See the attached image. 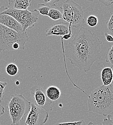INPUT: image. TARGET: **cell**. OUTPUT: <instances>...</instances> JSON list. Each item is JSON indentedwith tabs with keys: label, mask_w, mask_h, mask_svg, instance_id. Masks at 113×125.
Wrapping results in <instances>:
<instances>
[{
	"label": "cell",
	"mask_w": 113,
	"mask_h": 125,
	"mask_svg": "<svg viewBox=\"0 0 113 125\" xmlns=\"http://www.w3.org/2000/svg\"><path fill=\"white\" fill-rule=\"evenodd\" d=\"M29 40L27 31L19 34L0 24V50L1 51L24 50Z\"/></svg>",
	"instance_id": "3957f363"
},
{
	"label": "cell",
	"mask_w": 113,
	"mask_h": 125,
	"mask_svg": "<svg viewBox=\"0 0 113 125\" xmlns=\"http://www.w3.org/2000/svg\"><path fill=\"white\" fill-rule=\"evenodd\" d=\"M86 2H93L95 0H85Z\"/></svg>",
	"instance_id": "f1b7e54d"
},
{
	"label": "cell",
	"mask_w": 113,
	"mask_h": 125,
	"mask_svg": "<svg viewBox=\"0 0 113 125\" xmlns=\"http://www.w3.org/2000/svg\"><path fill=\"white\" fill-rule=\"evenodd\" d=\"M72 37V33H70V34H69L67 35H65L63 36H61V38L62 39H64L65 40H68L71 39Z\"/></svg>",
	"instance_id": "484cf974"
},
{
	"label": "cell",
	"mask_w": 113,
	"mask_h": 125,
	"mask_svg": "<svg viewBox=\"0 0 113 125\" xmlns=\"http://www.w3.org/2000/svg\"><path fill=\"white\" fill-rule=\"evenodd\" d=\"M31 103L48 112L52 110V102L47 97L45 91L40 86H35L30 89Z\"/></svg>",
	"instance_id": "52a82bcc"
},
{
	"label": "cell",
	"mask_w": 113,
	"mask_h": 125,
	"mask_svg": "<svg viewBox=\"0 0 113 125\" xmlns=\"http://www.w3.org/2000/svg\"><path fill=\"white\" fill-rule=\"evenodd\" d=\"M54 125H86V123L84 120H81L78 121H75L72 122L59 123Z\"/></svg>",
	"instance_id": "44dd1931"
},
{
	"label": "cell",
	"mask_w": 113,
	"mask_h": 125,
	"mask_svg": "<svg viewBox=\"0 0 113 125\" xmlns=\"http://www.w3.org/2000/svg\"><path fill=\"white\" fill-rule=\"evenodd\" d=\"M98 23V19L96 16L90 15L88 16L87 19V24L91 27L96 26Z\"/></svg>",
	"instance_id": "ac0fdd59"
},
{
	"label": "cell",
	"mask_w": 113,
	"mask_h": 125,
	"mask_svg": "<svg viewBox=\"0 0 113 125\" xmlns=\"http://www.w3.org/2000/svg\"><path fill=\"white\" fill-rule=\"evenodd\" d=\"M101 43L96 34L82 27L69 42L64 55L72 64L87 72L100 59Z\"/></svg>",
	"instance_id": "6da1fadb"
},
{
	"label": "cell",
	"mask_w": 113,
	"mask_h": 125,
	"mask_svg": "<svg viewBox=\"0 0 113 125\" xmlns=\"http://www.w3.org/2000/svg\"><path fill=\"white\" fill-rule=\"evenodd\" d=\"M50 6L48 4L39 3L38 4L37 10L39 14L43 16H48Z\"/></svg>",
	"instance_id": "2e32d148"
},
{
	"label": "cell",
	"mask_w": 113,
	"mask_h": 125,
	"mask_svg": "<svg viewBox=\"0 0 113 125\" xmlns=\"http://www.w3.org/2000/svg\"><path fill=\"white\" fill-rule=\"evenodd\" d=\"M31 102L22 94L11 95L7 105L12 120L11 125H19L31 108Z\"/></svg>",
	"instance_id": "277c9868"
},
{
	"label": "cell",
	"mask_w": 113,
	"mask_h": 125,
	"mask_svg": "<svg viewBox=\"0 0 113 125\" xmlns=\"http://www.w3.org/2000/svg\"><path fill=\"white\" fill-rule=\"evenodd\" d=\"M99 2L106 6H109L113 3V0H98Z\"/></svg>",
	"instance_id": "603a6c76"
},
{
	"label": "cell",
	"mask_w": 113,
	"mask_h": 125,
	"mask_svg": "<svg viewBox=\"0 0 113 125\" xmlns=\"http://www.w3.org/2000/svg\"><path fill=\"white\" fill-rule=\"evenodd\" d=\"M0 14L8 15L14 18L22 26L24 31L32 29L38 22L39 14L36 9L32 10H17L1 6L0 7Z\"/></svg>",
	"instance_id": "5b68a950"
},
{
	"label": "cell",
	"mask_w": 113,
	"mask_h": 125,
	"mask_svg": "<svg viewBox=\"0 0 113 125\" xmlns=\"http://www.w3.org/2000/svg\"><path fill=\"white\" fill-rule=\"evenodd\" d=\"M16 85H19V82L18 81H16Z\"/></svg>",
	"instance_id": "4dcf8cb0"
},
{
	"label": "cell",
	"mask_w": 113,
	"mask_h": 125,
	"mask_svg": "<svg viewBox=\"0 0 113 125\" xmlns=\"http://www.w3.org/2000/svg\"><path fill=\"white\" fill-rule=\"evenodd\" d=\"M32 0H9L8 7L17 10H27L32 5Z\"/></svg>",
	"instance_id": "8fae6325"
},
{
	"label": "cell",
	"mask_w": 113,
	"mask_h": 125,
	"mask_svg": "<svg viewBox=\"0 0 113 125\" xmlns=\"http://www.w3.org/2000/svg\"><path fill=\"white\" fill-rule=\"evenodd\" d=\"M1 50H0V53H1Z\"/></svg>",
	"instance_id": "1f68e13d"
},
{
	"label": "cell",
	"mask_w": 113,
	"mask_h": 125,
	"mask_svg": "<svg viewBox=\"0 0 113 125\" xmlns=\"http://www.w3.org/2000/svg\"><path fill=\"white\" fill-rule=\"evenodd\" d=\"M111 17L109 21L106 22V25L108 31L113 35V12H110Z\"/></svg>",
	"instance_id": "ffe728a7"
},
{
	"label": "cell",
	"mask_w": 113,
	"mask_h": 125,
	"mask_svg": "<svg viewBox=\"0 0 113 125\" xmlns=\"http://www.w3.org/2000/svg\"><path fill=\"white\" fill-rule=\"evenodd\" d=\"M60 0H44V3L46 4H48L50 6L56 4L57 3H58Z\"/></svg>",
	"instance_id": "cb8c5ba5"
},
{
	"label": "cell",
	"mask_w": 113,
	"mask_h": 125,
	"mask_svg": "<svg viewBox=\"0 0 113 125\" xmlns=\"http://www.w3.org/2000/svg\"><path fill=\"white\" fill-rule=\"evenodd\" d=\"M49 112L37 107L31 103V108L28 113L26 125H44L48 121Z\"/></svg>",
	"instance_id": "ba28073f"
},
{
	"label": "cell",
	"mask_w": 113,
	"mask_h": 125,
	"mask_svg": "<svg viewBox=\"0 0 113 125\" xmlns=\"http://www.w3.org/2000/svg\"><path fill=\"white\" fill-rule=\"evenodd\" d=\"M5 113V109L4 107L0 104V117L4 115Z\"/></svg>",
	"instance_id": "4316f807"
},
{
	"label": "cell",
	"mask_w": 113,
	"mask_h": 125,
	"mask_svg": "<svg viewBox=\"0 0 113 125\" xmlns=\"http://www.w3.org/2000/svg\"><path fill=\"white\" fill-rule=\"evenodd\" d=\"M72 33L71 26L67 22H60L52 26L46 31L47 37L56 35L63 36Z\"/></svg>",
	"instance_id": "9c48e42d"
},
{
	"label": "cell",
	"mask_w": 113,
	"mask_h": 125,
	"mask_svg": "<svg viewBox=\"0 0 113 125\" xmlns=\"http://www.w3.org/2000/svg\"><path fill=\"white\" fill-rule=\"evenodd\" d=\"M95 125V124H93V122H89L88 124H87V125Z\"/></svg>",
	"instance_id": "f546056e"
},
{
	"label": "cell",
	"mask_w": 113,
	"mask_h": 125,
	"mask_svg": "<svg viewBox=\"0 0 113 125\" xmlns=\"http://www.w3.org/2000/svg\"><path fill=\"white\" fill-rule=\"evenodd\" d=\"M6 73L10 76H15L17 75L19 71L18 66L14 62H10L6 67Z\"/></svg>",
	"instance_id": "9a60e30c"
},
{
	"label": "cell",
	"mask_w": 113,
	"mask_h": 125,
	"mask_svg": "<svg viewBox=\"0 0 113 125\" xmlns=\"http://www.w3.org/2000/svg\"><path fill=\"white\" fill-rule=\"evenodd\" d=\"M0 24L18 33L23 34L24 31L22 26L12 16L6 14H0Z\"/></svg>",
	"instance_id": "30bf717a"
},
{
	"label": "cell",
	"mask_w": 113,
	"mask_h": 125,
	"mask_svg": "<svg viewBox=\"0 0 113 125\" xmlns=\"http://www.w3.org/2000/svg\"><path fill=\"white\" fill-rule=\"evenodd\" d=\"M48 16L54 21L63 19V12L62 7H58L57 4L51 6Z\"/></svg>",
	"instance_id": "4fadbf2b"
},
{
	"label": "cell",
	"mask_w": 113,
	"mask_h": 125,
	"mask_svg": "<svg viewBox=\"0 0 113 125\" xmlns=\"http://www.w3.org/2000/svg\"><path fill=\"white\" fill-rule=\"evenodd\" d=\"M63 19L71 27L77 29L85 23L84 12L80 5L73 0H65L63 3Z\"/></svg>",
	"instance_id": "8992f818"
},
{
	"label": "cell",
	"mask_w": 113,
	"mask_h": 125,
	"mask_svg": "<svg viewBox=\"0 0 113 125\" xmlns=\"http://www.w3.org/2000/svg\"><path fill=\"white\" fill-rule=\"evenodd\" d=\"M100 78L104 86L110 85L113 81V69L111 67L103 68L100 73Z\"/></svg>",
	"instance_id": "7c38bea8"
},
{
	"label": "cell",
	"mask_w": 113,
	"mask_h": 125,
	"mask_svg": "<svg viewBox=\"0 0 113 125\" xmlns=\"http://www.w3.org/2000/svg\"><path fill=\"white\" fill-rule=\"evenodd\" d=\"M8 85L6 82L0 81V103L2 102L4 98V89Z\"/></svg>",
	"instance_id": "d6986e66"
},
{
	"label": "cell",
	"mask_w": 113,
	"mask_h": 125,
	"mask_svg": "<svg viewBox=\"0 0 113 125\" xmlns=\"http://www.w3.org/2000/svg\"><path fill=\"white\" fill-rule=\"evenodd\" d=\"M105 61L111 64V67L113 69V44L111 48H109L106 53L105 56Z\"/></svg>",
	"instance_id": "e0dca14e"
},
{
	"label": "cell",
	"mask_w": 113,
	"mask_h": 125,
	"mask_svg": "<svg viewBox=\"0 0 113 125\" xmlns=\"http://www.w3.org/2000/svg\"><path fill=\"white\" fill-rule=\"evenodd\" d=\"M104 36L106 41L109 42H113V36L107 33H104Z\"/></svg>",
	"instance_id": "d4e9b609"
},
{
	"label": "cell",
	"mask_w": 113,
	"mask_h": 125,
	"mask_svg": "<svg viewBox=\"0 0 113 125\" xmlns=\"http://www.w3.org/2000/svg\"><path fill=\"white\" fill-rule=\"evenodd\" d=\"M109 116L110 118H111V119H112L113 121V110L112 112H111V113L109 115Z\"/></svg>",
	"instance_id": "83f0119b"
},
{
	"label": "cell",
	"mask_w": 113,
	"mask_h": 125,
	"mask_svg": "<svg viewBox=\"0 0 113 125\" xmlns=\"http://www.w3.org/2000/svg\"><path fill=\"white\" fill-rule=\"evenodd\" d=\"M46 94L49 100L56 101L58 100L61 96V91L57 86H51L46 90Z\"/></svg>",
	"instance_id": "5bb4252c"
},
{
	"label": "cell",
	"mask_w": 113,
	"mask_h": 125,
	"mask_svg": "<svg viewBox=\"0 0 113 125\" xmlns=\"http://www.w3.org/2000/svg\"><path fill=\"white\" fill-rule=\"evenodd\" d=\"M102 125H113V121L111 119L109 115L107 116L106 118H104L103 120Z\"/></svg>",
	"instance_id": "7402d4cb"
},
{
	"label": "cell",
	"mask_w": 113,
	"mask_h": 125,
	"mask_svg": "<svg viewBox=\"0 0 113 125\" xmlns=\"http://www.w3.org/2000/svg\"><path fill=\"white\" fill-rule=\"evenodd\" d=\"M88 111L102 115H109L113 110V83L95 89L88 96Z\"/></svg>",
	"instance_id": "7a4b0ae2"
}]
</instances>
